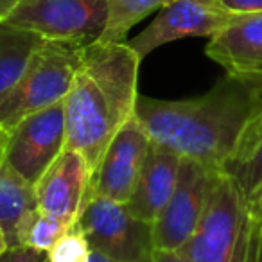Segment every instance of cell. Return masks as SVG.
<instances>
[{"label":"cell","instance_id":"6da1fadb","mask_svg":"<svg viewBox=\"0 0 262 262\" xmlns=\"http://www.w3.org/2000/svg\"><path fill=\"white\" fill-rule=\"evenodd\" d=\"M260 112V84L225 74L196 97L162 101L139 95L135 117L153 144L223 171Z\"/></svg>","mask_w":262,"mask_h":262},{"label":"cell","instance_id":"7a4b0ae2","mask_svg":"<svg viewBox=\"0 0 262 262\" xmlns=\"http://www.w3.org/2000/svg\"><path fill=\"white\" fill-rule=\"evenodd\" d=\"M140 63L127 41L97 40L83 47L63 106L67 149L79 151L92 172L117 131L135 117Z\"/></svg>","mask_w":262,"mask_h":262},{"label":"cell","instance_id":"3957f363","mask_svg":"<svg viewBox=\"0 0 262 262\" xmlns=\"http://www.w3.org/2000/svg\"><path fill=\"white\" fill-rule=\"evenodd\" d=\"M189 262H262V230L232 176L219 171L198 230L182 248Z\"/></svg>","mask_w":262,"mask_h":262},{"label":"cell","instance_id":"277c9868","mask_svg":"<svg viewBox=\"0 0 262 262\" xmlns=\"http://www.w3.org/2000/svg\"><path fill=\"white\" fill-rule=\"evenodd\" d=\"M83 47L43 40L16 84L0 99V129L9 131L24 117L61 102L81 65Z\"/></svg>","mask_w":262,"mask_h":262},{"label":"cell","instance_id":"5b68a950","mask_svg":"<svg viewBox=\"0 0 262 262\" xmlns=\"http://www.w3.org/2000/svg\"><path fill=\"white\" fill-rule=\"evenodd\" d=\"M108 22L106 0H24L6 20L43 40L79 47L97 41Z\"/></svg>","mask_w":262,"mask_h":262},{"label":"cell","instance_id":"8992f818","mask_svg":"<svg viewBox=\"0 0 262 262\" xmlns=\"http://www.w3.org/2000/svg\"><path fill=\"white\" fill-rule=\"evenodd\" d=\"M77 226L92 250L120 262H151L153 225L135 217L124 203L90 194Z\"/></svg>","mask_w":262,"mask_h":262},{"label":"cell","instance_id":"52a82bcc","mask_svg":"<svg viewBox=\"0 0 262 262\" xmlns=\"http://www.w3.org/2000/svg\"><path fill=\"white\" fill-rule=\"evenodd\" d=\"M65 147L67 124L61 101L15 124L8 131L2 160L34 187Z\"/></svg>","mask_w":262,"mask_h":262},{"label":"cell","instance_id":"ba28073f","mask_svg":"<svg viewBox=\"0 0 262 262\" xmlns=\"http://www.w3.org/2000/svg\"><path fill=\"white\" fill-rule=\"evenodd\" d=\"M219 171L182 158L174 192L153 223L155 250H182L198 230Z\"/></svg>","mask_w":262,"mask_h":262},{"label":"cell","instance_id":"9c48e42d","mask_svg":"<svg viewBox=\"0 0 262 262\" xmlns=\"http://www.w3.org/2000/svg\"><path fill=\"white\" fill-rule=\"evenodd\" d=\"M239 15L228 11L219 0H172L135 38L127 40L140 59L155 49L183 38H212Z\"/></svg>","mask_w":262,"mask_h":262},{"label":"cell","instance_id":"30bf717a","mask_svg":"<svg viewBox=\"0 0 262 262\" xmlns=\"http://www.w3.org/2000/svg\"><path fill=\"white\" fill-rule=\"evenodd\" d=\"M151 139L137 117H131L115 133L92 172L90 194L126 205L135 190Z\"/></svg>","mask_w":262,"mask_h":262},{"label":"cell","instance_id":"8fae6325","mask_svg":"<svg viewBox=\"0 0 262 262\" xmlns=\"http://www.w3.org/2000/svg\"><path fill=\"white\" fill-rule=\"evenodd\" d=\"M92 167L76 149H63L56 162L34 185L41 212L76 225L90 198Z\"/></svg>","mask_w":262,"mask_h":262},{"label":"cell","instance_id":"7c38bea8","mask_svg":"<svg viewBox=\"0 0 262 262\" xmlns=\"http://www.w3.org/2000/svg\"><path fill=\"white\" fill-rule=\"evenodd\" d=\"M205 54L230 76L262 86V13L239 15L210 38Z\"/></svg>","mask_w":262,"mask_h":262},{"label":"cell","instance_id":"4fadbf2b","mask_svg":"<svg viewBox=\"0 0 262 262\" xmlns=\"http://www.w3.org/2000/svg\"><path fill=\"white\" fill-rule=\"evenodd\" d=\"M182 157L151 142L137 187L126 203L135 217L153 225L174 192Z\"/></svg>","mask_w":262,"mask_h":262},{"label":"cell","instance_id":"5bb4252c","mask_svg":"<svg viewBox=\"0 0 262 262\" xmlns=\"http://www.w3.org/2000/svg\"><path fill=\"white\" fill-rule=\"evenodd\" d=\"M38 208L34 187L0 160V226L9 248L22 246V233Z\"/></svg>","mask_w":262,"mask_h":262},{"label":"cell","instance_id":"9a60e30c","mask_svg":"<svg viewBox=\"0 0 262 262\" xmlns=\"http://www.w3.org/2000/svg\"><path fill=\"white\" fill-rule=\"evenodd\" d=\"M223 172L232 176L250 205L262 200V112L253 120L239 151Z\"/></svg>","mask_w":262,"mask_h":262},{"label":"cell","instance_id":"2e32d148","mask_svg":"<svg viewBox=\"0 0 262 262\" xmlns=\"http://www.w3.org/2000/svg\"><path fill=\"white\" fill-rule=\"evenodd\" d=\"M43 38L31 31L0 22V99L22 77Z\"/></svg>","mask_w":262,"mask_h":262},{"label":"cell","instance_id":"e0dca14e","mask_svg":"<svg viewBox=\"0 0 262 262\" xmlns=\"http://www.w3.org/2000/svg\"><path fill=\"white\" fill-rule=\"evenodd\" d=\"M172 0H106L108 4V22L101 41H126L131 27L151 13L160 11Z\"/></svg>","mask_w":262,"mask_h":262},{"label":"cell","instance_id":"ac0fdd59","mask_svg":"<svg viewBox=\"0 0 262 262\" xmlns=\"http://www.w3.org/2000/svg\"><path fill=\"white\" fill-rule=\"evenodd\" d=\"M72 226L74 223L58 217V215L41 212L38 208L22 233V246H29L47 253Z\"/></svg>","mask_w":262,"mask_h":262},{"label":"cell","instance_id":"d6986e66","mask_svg":"<svg viewBox=\"0 0 262 262\" xmlns=\"http://www.w3.org/2000/svg\"><path fill=\"white\" fill-rule=\"evenodd\" d=\"M92 248L77 223L45 253L47 262H88Z\"/></svg>","mask_w":262,"mask_h":262},{"label":"cell","instance_id":"ffe728a7","mask_svg":"<svg viewBox=\"0 0 262 262\" xmlns=\"http://www.w3.org/2000/svg\"><path fill=\"white\" fill-rule=\"evenodd\" d=\"M47 260L43 251H38L29 246L8 248L0 255V262H43Z\"/></svg>","mask_w":262,"mask_h":262},{"label":"cell","instance_id":"44dd1931","mask_svg":"<svg viewBox=\"0 0 262 262\" xmlns=\"http://www.w3.org/2000/svg\"><path fill=\"white\" fill-rule=\"evenodd\" d=\"M228 11L235 15H255L262 13V0H219Z\"/></svg>","mask_w":262,"mask_h":262},{"label":"cell","instance_id":"7402d4cb","mask_svg":"<svg viewBox=\"0 0 262 262\" xmlns=\"http://www.w3.org/2000/svg\"><path fill=\"white\" fill-rule=\"evenodd\" d=\"M151 262H189L182 250H153Z\"/></svg>","mask_w":262,"mask_h":262},{"label":"cell","instance_id":"603a6c76","mask_svg":"<svg viewBox=\"0 0 262 262\" xmlns=\"http://www.w3.org/2000/svg\"><path fill=\"white\" fill-rule=\"evenodd\" d=\"M24 0H0V22H6Z\"/></svg>","mask_w":262,"mask_h":262},{"label":"cell","instance_id":"cb8c5ba5","mask_svg":"<svg viewBox=\"0 0 262 262\" xmlns=\"http://www.w3.org/2000/svg\"><path fill=\"white\" fill-rule=\"evenodd\" d=\"M88 262H120V260H115V258L108 257V255L101 253V251H95V250H92L90 260H88Z\"/></svg>","mask_w":262,"mask_h":262},{"label":"cell","instance_id":"d4e9b609","mask_svg":"<svg viewBox=\"0 0 262 262\" xmlns=\"http://www.w3.org/2000/svg\"><path fill=\"white\" fill-rule=\"evenodd\" d=\"M251 208H253L255 217H257L258 225H260V230H262V200H258L255 205H251Z\"/></svg>","mask_w":262,"mask_h":262},{"label":"cell","instance_id":"484cf974","mask_svg":"<svg viewBox=\"0 0 262 262\" xmlns=\"http://www.w3.org/2000/svg\"><path fill=\"white\" fill-rule=\"evenodd\" d=\"M9 248V244H8V239H6V233H4V230H2V226H0V255L4 253L6 250Z\"/></svg>","mask_w":262,"mask_h":262},{"label":"cell","instance_id":"4316f807","mask_svg":"<svg viewBox=\"0 0 262 262\" xmlns=\"http://www.w3.org/2000/svg\"><path fill=\"white\" fill-rule=\"evenodd\" d=\"M6 139H8V131L0 129V160L4 157V146H6Z\"/></svg>","mask_w":262,"mask_h":262}]
</instances>
